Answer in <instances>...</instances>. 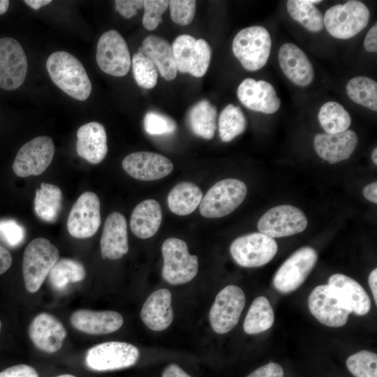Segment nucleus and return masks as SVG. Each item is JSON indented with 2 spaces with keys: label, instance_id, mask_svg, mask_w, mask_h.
<instances>
[{
  "label": "nucleus",
  "instance_id": "ea45409f",
  "mask_svg": "<svg viewBox=\"0 0 377 377\" xmlns=\"http://www.w3.org/2000/svg\"><path fill=\"white\" fill-rule=\"evenodd\" d=\"M346 366L355 377H377V355L375 353L359 351L347 359Z\"/></svg>",
  "mask_w": 377,
  "mask_h": 377
},
{
  "label": "nucleus",
  "instance_id": "49530a36",
  "mask_svg": "<svg viewBox=\"0 0 377 377\" xmlns=\"http://www.w3.org/2000/svg\"><path fill=\"white\" fill-rule=\"evenodd\" d=\"M142 0H116L115 8L124 17L129 19L135 15L138 10L143 7Z\"/></svg>",
  "mask_w": 377,
  "mask_h": 377
},
{
  "label": "nucleus",
  "instance_id": "f257e3e1",
  "mask_svg": "<svg viewBox=\"0 0 377 377\" xmlns=\"http://www.w3.org/2000/svg\"><path fill=\"white\" fill-rule=\"evenodd\" d=\"M46 68L52 81L71 97L87 100L91 92V83L81 62L65 51L52 53Z\"/></svg>",
  "mask_w": 377,
  "mask_h": 377
},
{
  "label": "nucleus",
  "instance_id": "79ce46f5",
  "mask_svg": "<svg viewBox=\"0 0 377 377\" xmlns=\"http://www.w3.org/2000/svg\"><path fill=\"white\" fill-rule=\"evenodd\" d=\"M25 236L24 228L15 220H0V239L9 247L15 248L21 245Z\"/></svg>",
  "mask_w": 377,
  "mask_h": 377
},
{
  "label": "nucleus",
  "instance_id": "a18cd8bd",
  "mask_svg": "<svg viewBox=\"0 0 377 377\" xmlns=\"http://www.w3.org/2000/svg\"><path fill=\"white\" fill-rule=\"evenodd\" d=\"M212 57L208 43L200 38L196 40V54L188 73L196 77H202L208 69Z\"/></svg>",
  "mask_w": 377,
  "mask_h": 377
},
{
  "label": "nucleus",
  "instance_id": "c03bdc74",
  "mask_svg": "<svg viewBox=\"0 0 377 377\" xmlns=\"http://www.w3.org/2000/svg\"><path fill=\"white\" fill-rule=\"evenodd\" d=\"M168 7L166 0H145L143 2L144 15L142 24L144 27L151 31L157 28L161 22V16Z\"/></svg>",
  "mask_w": 377,
  "mask_h": 377
},
{
  "label": "nucleus",
  "instance_id": "39448f33",
  "mask_svg": "<svg viewBox=\"0 0 377 377\" xmlns=\"http://www.w3.org/2000/svg\"><path fill=\"white\" fill-rule=\"evenodd\" d=\"M247 193L246 184L236 179H226L214 184L200 203V213L206 218H221L236 209Z\"/></svg>",
  "mask_w": 377,
  "mask_h": 377
},
{
  "label": "nucleus",
  "instance_id": "412c9836",
  "mask_svg": "<svg viewBox=\"0 0 377 377\" xmlns=\"http://www.w3.org/2000/svg\"><path fill=\"white\" fill-rule=\"evenodd\" d=\"M358 138L352 130L337 133H318L313 145L317 154L330 163L348 158L357 145Z\"/></svg>",
  "mask_w": 377,
  "mask_h": 377
},
{
  "label": "nucleus",
  "instance_id": "f704fd0d",
  "mask_svg": "<svg viewBox=\"0 0 377 377\" xmlns=\"http://www.w3.org/2000/svg\"><path fill=\"white\" fill-rule=\"evenodd\" d=\"M318 118L320 126L327 133L346 131L351 124V117L348 112L335 101L324 103L320 108Z\"/></svg>",
  "mask_w": 377,
  "mask_h": 377
},
{
  "label": "nucleus",
  "instance_id": "6e6d98bb",
  "mask_svg": "<svg viewBox=\"0 0 377 377\" xmlns=\"http://www.w3.org/2000/svg\"><path fill=\"white\" fill-rule=\"evenodd\" d=\"M24 2L34 10H38L40 7L50 4L51 0H25Z\"/></svg>",
  "mask_w": 377,
  "mask_h": 377
},
{
  "label": "nucleus",
  "instance_id": "7c9ffc66",
  "mask_svg": "<svg viewBox=\"0 0 377 377\" xmlns=\"http://www.w3.org/2000/svg\"><path fill=\"white\" fill-rule=\"evenodd\" d=\"M62 192L54 184L42 182L36 189L34 198V210L36 215L46 222H54L62 205Z\"/></svg>",
  "mask_w": 377,
  "mask_h": 377
},
{
  "label": "nucleus",
  "instance_id": "6e6552de",
  "mask_svg": "<svg viewBox=\"0 0 377 377\" xmlns=\"http://www.w3.org/2000/svg\"><path fill=\"white\" fill-rule=\"evenodd\" d=\"M318 260L316 251L304 246L295 251L280 266L273 278L275 289L289 293L297 289L306 280Z\"/></svg>",
  "mask_w": 377,
  "mask_h": 377
},
{
  "label": "nucleus",
  "instance_id": "58836bf2",
  "mask_svg": "<svg viewBox=\"0 0 377 377\" xmlns=\"http://www.w3.org/2000/svg\"><path fill=\"white\" fill-rule=\"evenodd\" d=\"M131 64L135 80L140 87L149 89L156 86L158 71L149 58L138 52L134 54Z\"/></svg>",
  "mask_w": 377,
  "mask_h": 377
},
{
  "label": "nucleus",
  "instance_id": "72a5a7b5",
  "mask_svg": "<svg viewBox=\"0 0 377 377\" xmlns=\"http://www.w3.org/2000/svg\"><path fill=\"white\" fill-rule=\"evenodd\" d=\"M290 17L311 32H319L324 27L323 15L309 0H289L286 3Z\"/></svg>",
  "mask_w": 377,
  "mask_h": 377
},
{
  "label": "nucleus",
  "instance_id": "f03ea898",
  "mask_svg": "<svg viewBox=\"0 0 377 377\" xmlns=\"http://www.w3.org/2000/svg\"><path fill=\"white\" fill-rule=\"evenodd\" d=\"M59 257L58 249L45 238H36L28 244L23 256L22 272L29 292L39 290Z\"/></svg>",
  "mask_w": 377,
  "mask_h": 377
},
{
  "label": "nucleus",
  "instance_id": "4c0bfd02",
  "mask_svg": "<svg viewBox=\"0 0 377 377\" xmlns=\"http://www.w3.org/2000/svg\"><path fill=\"white\" fill-rule=\"evenodd\" d=\"M196 39L187 34L177 36L172 43V50L177 70L189 72L196 54Z\"/></svg>",
  "mask_w": 377,
  "mask_h": 377
},
{
  "label": "nucleus",
  "instance_id": "37998d69",
  "mask_svg": "<svg viewBox=\"0 0 377 377\" xmlns=\"http://www.w3.org/2000/svg\"><path fill=\"white\" fill-rule=\"evenodd\" d=\"M172 20L179 25L189 24L195 13L196 1L193 0L168 1Z\"/></svg>",
  "mask_w": 377,
  "mask_h": 377
},
{
  "label": "nucleus",
  "instance_id": "c756f323",
  "mask_svg": "<svg viewBox=\"0 0 377 377\" xmlns=\"http://www.w3.org/2000/svg\"><path fill=\"white\" fill-rule=\"evenodd\" d=\"M202 199V192L197 185L184 182L177 184L171 190L167 202L172 212L186 216L195 210Z\"/></svg>",
  "mask_w": 377,
  "mask_h": 377
},
{
  "label": "nucleus",
  "instance_id": "052dcab7",
  "mask_svg": "<svg viewBox=\"0 0 377 377\" xmlns=\"http://www.w3.org/2000/svg\"><path fill=\"white\" fill-rule=\"evenodd\" d=\"M1 320H0V330H1Z\"/></svg>",
  "mask_w": 377,
  "mask_h": 377
},
{
  "label": "nucleus",
  "instance_id": "2f4dec72",
  "mask_svg": "<svg viewBox=\"0 0 377 377\" xmlns=\"http://www.w3.org/2000/svg\"><path fill=\"white\" fill-rule=\"evenodd\" d=\"M86 276L83 265L71 258L59 259L49 273L51 286L57 291H64L73 283L82 281Z\"/></svg>",
  "mask_w": 377,
  "mask_h": 377
},
{
  "label": "nucleus",
  "instance_id": "0eeeda50",
  "mask_svg": "<svg viewBox=\"0 0 377 377\" xmlns=\"http://www.w3.org/2000/svg\"><path fill=\"white\" fill-rule=\"evenodd\" d=\"M139 356L138 348L131 343L108 341L89 348L86 353L85 364L93 371H114L133 366Z\"/></svg>",
  "mask_w": 377,
  "mask_h": 377
},
{
  "label": "nucleus",
  "instance_id": "8fccbe9b",
  "mask_svg": "<svg viewBox=\"0 0 377 377\" xmlns=\"http://www.w3.org/2000/svg\"><path fill=\"white\" fill-rule=\"evenodd\" d=\"M365 50L370 52H377V25H373L367 33L364 40Z\"/></svg>",
  "mask_w": 377,
  "mask_h": 377
},
{
  "label": "nucleus",
  "instance_id": "9d476101",
  "mask_svg": "<svg viewBox=\"0 0 377 377\" xmlns=\"http://www.w3.org/2000/svg\"><path fill=\"white\" fill-rule=\"evenodd\" d=\"M96 57L101 70L108 75L123 77L130 70L131 59L128 47L117 30H108L101 35L97 43Z\"/></svg>",
  "mask_w": 377,
  "mask_h": 377
},
{
  "label": "nucleus",
  "instance_id": "13d9d810",
  "mask_svg": "<svg viewBox=\"0 0 377 377\" xmlns=\"http://www.w3.org/2000/svg\"><path fill=\"white\" fill-rule=\"evenodd\" d=\"M371 158H372V160H373V162L374 163V164L377 165V149L376 148H375L373 150V152H372V154H371Z\"/></svg>",
  "mask_w": 377,
  "mask_h": 377
},
{
  "label": "nucleus",
  "instance_id": "f3484780",
  "mask_svg": "<svg viewBox=\"0 0 377 377\" xmlns=\"http://www.w3.org/2000/svg\"><path fill=\"white\" fill-rule=\"evenodd\" d=\"M121 165L131 177L141 181L163 178L173 169L170 159L161 154L149 151H138L127 155Z\"/></svg>",
  "mask_w": 377,
  "mask_h": 377
},
{
  "label": "nucleus",
  "instance_id": "6ab92c4d",
  "mask_svg": "<svg viewBox=\"0 0 377 377\" xmlns=\"http://www.w3.org/2000/svg\"><path fill=\"white\" fill-rule=\"evenodd\" d=\"M67 332L63 324L47 313L37 315L29 327V336L38 349L53 353L63 346Z\"/></svg>",
  "mask_w": 377,
  "mask_h": 377
},
{
  "label": "nucleus",
  "instance_id": "a211bd4d",
  "mask_svg": "<svg viewBox=\"0 0 377 377\" xmlns=\"http://www.w3.org/2000/svg\"><path fill=\"white\" fill-rule=\"evenodd\" d=\"M237 96L247 108L265 114L276 112L281 105L275 89L265 80L246 78L237 88Z\"/></svg>",
  "mask_w": 377,
  "mask_h": 377
},
{
  "label": "nucleus",
  "instance_id": "f8f14e48",
  "mask_svg": "<svg viewBox=\"0 0 377 377\" xmlns=\"http://www.w3.org/2000/svg\"><path fill=\"white\" fill-rule=\"evenodd\" d=\"M54 154L51 138L36 137L19 149L13 163V172L20 177L40 175L51 163Z\"/></svg>",
  "mask_w": 377,
  "mask_h": 377
},
{
  "label": "nucleus",
  "instance_id": "bf43d9fd",
  "mask_svg": "<svg viewBox=\"0 0 377 377\" xmlns=\"http://www.w3.org/2000/svg\"><path fill=\"white\" fill-rule=\"evenodd\" d=\"M55 377H75V376L71 374H61V375L57 376Z\"/></svg>",
  "mask_w": 377,
  "mask_h": 377
},
{
  "label": "nucleus",
  "instance_id": "864d4df0",
  "mask_svg": "<svg viewBox=\"0 0 377 377\" xmlns=\"http://www.w3.org/2000/svg\"><path fill=\"white\" fill-rule=\"evenodd\" d=\"M363 195L368 200L377 203V182L367 185L363 189Z\"/></svg>",
  "mask_w": 377,
  "mask_h": 377
},
{
  "label": "nucleus",
  "instance_id": "aec40b11",
  "mask_svg": "<svg viewBox=\"0 0 377 377\" xmlns=\"http://www.w3.org/2000/svg\"><path fill=\"white\" fill-rule=\"evenodd\" d=\"M278 57L281 69L293 83L304 87L313 82V67L298 46L290 43H284L279 48Z\"/></svg>",
  "mask_w": 377,
  "mask_h": 377
},
{
  "label": "nucleus",
  "instance_id": "3c124183",
  "mask_svg": "<svg viewBox=\"0 0 377 377\" xmlns=\"http://www.w3.org/2000/svg\"><path fill=\"white\" fill-rule=\"evenodd\" d=\"M12 256L10 252L0 244V275L5 273L11 266Z\"/></svg>",
  "mask_w": 377,
  "mask_h": 377
},
{
  "label": "nucleus",
  "instance_id": "7ed1b4c3",
  "mask_svg": "<svg viewBox=\"0 0 377 377\" xmlns=\"http://www.w3.org/2000/svg\"><path fill=\"white\" fill-rule=\"evenodd\" d=\"M271 47L269 33L261 26H251L240 30L232 41L234 55L249 71H258L266 64Z\"/></svg>",
  "mask_w": 377,
  "mask_h": 377
},
{
  "label": "nucleus",
  "instance_id": "473e14b6",
  "mask_svg": "<svg viewBox=\"0 0 377 377\" xmlns=\"http://www.w3.org/2000/svg\"><path fill=\"white\" fill-rule=\"evenodd\" d=\"M274 321V314L268 300L264 296L256 298L246 314L243 325L248 334H256L269 329Z\"/></svg>",
  "mask_w": 377,
  "mask_h": 377
},
{
  "label": "nucleus",
  "instance_id": "e433bc0d",
  "mask_svg": "<svg viewBox=\"0 0 377 377\" xmlns=\"http://www.w3.org/2000/svg\"><path fill=\"white\" fill-rule=\"evenodd\" d=\"M218 125L221 140L228 142L245 131L246 119L240 108L228 104L221 112Z\"/></svg>",
  "mask_w": 377,
  "mask_h": 377
},
{
  "label": "nucleus",
  "instance_id": "423d86ee",
  "mask_svg": "<svg viewBox=\"0 0 377 377\" xmlns=\"http://www.w3.org/2000/svg\"><path fill=\"white\" fill-rule=\"evenodd\" d=\"M161 251L164 260L162 276L168 283L173 285L186 283L196 276L198 256L188 253L184 240L168 238L163 243Z\"/></svg>",
  "mask_w": 377,
  "mask_h": 377
},
{
  "label": "nucleus",
  "instance_id": "09e8293b",
  "mask_svg": "<svg viewBox=\"0 0 377 377\" xmlns=\"http://www.w3.org/2000/svg\"><path fill=\"white\" fill-rule=\"evenodd\" d=\"M283 370L281 365L269 362L251 373L247 377H283Z\"/></svg>",
  "mask_w": 377,
  "mask_h": 377
},
{
  "label": "nucleus",
  "instance_id": "bb28decb",
  "mask_svg": "<svg viewBox=\"0 0 377 377\" xmlns=\"http://www.w3.org/2000/svg\"><path fill=\"white\" fill-rule=\"evenodd\" d=\"M138 52L155 64L165 80L170 81L176 77L177 70L172 47L167 40L158 36L149 35L144 39Z\"/></svg>",
  "mask_w": 377,
  "mask_h": 377
},
{
  "label": "nucleus",
  "instance_id": "9b49d317",
  "mask_svg": "<svg viewBox=\"0 0 377 377\" xmlns=\"http://www.w3.org/2000/svg\"><path fill=\"white\" fill-rule=\"evenodd\" d=\"M246 302L243 290L235 285L223 288L216 295L209 311V322L213 330L226 334L237 324Z\"/></svg>",
  "mask_w": 377,
  "mask_h": 377
},
{
  "label": "nucleus",
  "instance_id": "b1692460",
  "mask_svg": "<svg viewBox=\"0 0 377 377\" xmlns=\"http://www.w3.org/2000/svg\"><path fill=\"white\" fill-rule=\"evenodd\" d=\"M76 151L88 162L101 163L108 153L107 135L104 126L96 121L81 126L77 131Z\"/></svg>",
  "mask_w": 377,
  "mask_h": 377
},
{
  "label": "nucleus",
  "instance_id": "a19ab883",
  "mask_svg": "<svg viewBox=\"0 0 377 377\" xmlns=\"http://www.w3.org/2000/svg\"><path fill=\"white\" fill-rule=\"evenodd\" d=\"M145 131L151 135L173 133L177 125L171 117L154 111L148 112L143 121Z\"/></svg>",
  "mask_w": 377,
  "mask_h": 377
},
{
  "label": "nucleus",
  "instance_id": "dca6fc26",
  "mask_svg": "<svg viewBox=\"0 0 377 377\" xmlns=\"http://www.w3.org/2000/svg\"><path fill=\"white\" fill-rule=\"evenodd\" d=\"M25 52L15 39L0 38V87L8 91L20 87L27 72Z\"/></svg>",
  "mask_w": 377,
  "mask_h": 377
},
{
  "label": "nucleus",
  "instance_id": "ddd939ff",
  "mask_svg": "<svg viewBox=\"0 0 377 377\" xmlns=\"http://www.w3.org/2000/svg\"><path fill=\"white\" fill-rule=\"evenodd\" d=\"M311 313L322 324L332 327H342L352 311L327 285L316 287L308 298Z\"/></svg>",
  "mask_w": 377,
  "mask_h": 377
},
{
  "label": "nucleus",
  "instance_id": "1a4fd4ad",
  "mask_svg": "<svg viewBox=\"0 0 377 377\" xmlns=\"http://www.w3.org/2000/svg\"><path fill=\"white\" fill-rule=\"evenodd\" d=\"M277 250L278 245L274 238L261 232L237 237L230 246L232 258L244 267H257L268 263Z\"/></svg>",
  "mask_w": 377,
  "mask_h": 377
},
{
  "label": "nucleus",
  "instance_id": "5701e85b",
  "mask_svg": "<svg viewBox=\"0 0 377 377\" xmlns=\"http://www.w3.org/2000/svg\"><path fill=\"white\" fill-rule=\"evenodd\" d=\"M103 258L118 260L128 251L126 221L123 214L114 212L106 219L101 238Z\"/></svg>",
  "mask_w": 377,
  "mask_h": 377
},
{
  "label": "nucleus",
  "instance_id": "c85d7f7f",
  "mask_svg": "<svg viewBox=\"0 0 377 377\" xmlns=\"http://www.w3.org/2000/svg\"><path fill=\"white\" fill-rule=\"evenodd\" d=\"M216 108L207 100H201L190 108L187 122L195 135L211 140L216 130Z\"/></svg>",
  "mask_w": 377,
  "mask_h": 377
},
{
  "label": "nucleus",
  "instance_id": "de8ad7c7",
  "mask_svg": "<svg viewBox=\"0 0 377 377\" xmlns=\"http://www.w3.org/2000/svg\"><path fill=\"white\" fill-rule=\"evenodd\" d=\"M0 377H39L38 372L31 366L17 364L0 372Z\"/></svg>",
  "mask_w": 377,
  "mask_h": 377
},
{
  "label": "nucleus",
  "instance_id": "4468645a",
  "mask_svg": "<svg viewBox=\"0 0 377 377\" xmlns=\"http://www.w3.org/2000/svg\"><path fill=\"white\" fill-rule=\"evenodd\" d=\"M305 214L296 207L282 205L265 212L258 222L259 231L270 237H283L297 234L307 227Z\"/></svg>",
  "mask_w": 377,
  "mask_h": 377
},
{
  "label": "nucleus",
  "instance_id": "2eb2a0df",
  "mask_svg": "<svg viewBox=\"0 0 377 377\" xmlns=\"http://www.w3.org/2000/svg\"><path fill=\"white\" fill-rule=\"evenodd\" d=\"M101 223L100 200L93 192L83 193L72 207L67 221L69 234L75 238L93 236Z\"/></svg>",
  "mask_w": 377,
  "mask_h": 377
},
{
  "label": "nucleus",
  "instance_id": "c9c22d12",
  "mask_svg": "<svg viewBox=\"0 0 377 377\" xmlns=\"http://www.w3.org/2000/svg\"><path fill=\"white\" fill-rule=\"evenodd\" d=\"M346 93L355 103L377 111V83L365 76L350 79L346 84Z\"/></svg>",
  "mask_w": 377,
  "mask_h": 377
},
{
  "label": "nucleus",
  "instance_id": "393cba45",
  "mask_svg": "<svg viewBox=\"0 0 377 377\" xmlns=\"http://www.w3.org/2000/svg\"><path fill=\"white\" fill-rule=\"evenodd\" d=\"M171 297L170 292L166 288L158 289L147 297L142 306L140 317L148 328L162 331L170 326L174 316Z\"/></svg>",
  "mask_w": 377,
  "mask_h": 377
},
{
  "label": "nucleus",
  "instance_id": "4be33fe9",
  "mask_svg": "<svg viewBox=\"0 0 377 377\" xmlns=\"http://www.w3.org/2000/svg\"><path fill=\"white\" fill-rule=\"evenodd\" d=\"M71 323L76 330L89 334H106L118 330L123 317L113 311L79 309L71 316Z\"/></svg>",
  "mask_w": 377,
  "mask_h": 377
},
{
  "label": "nucleus",
  "instance_id": "4d7b16f0",
  "mask_svg": "<svg viewBox=\"0 0 377 377\" xmlns=\"http://www.w3.org/2000/svg\"><path fill=\"white\" fill-rule=\"evenodd\" d=\"M9 1L8 0H0V15L5 13L8 8Z\"/></svg>",
  "mask_w": 377,
  "mask_h": 377
},
{
  "label": "nucleus",
  "instance_id": "5fc2aeb1",
  "mask_svg": "<svg viewBox=\"0 0 377 377\" xmlns=\"http://www.w3.org/2000/svg\"><path fill=\"white\" fill-rule=\"evenodd\" d=\"M369 284L374 296L376 305L377 304V269H374L369 276Z\"/></svg>",
  "mask_w": 377,
  "mask_h": 377
},
{
  "label": "nucleus",
  "instance_id": "a878e982",
  "mask_svg": "<svg viewBox=\"0 0 377 377\" xmlns=\"http://www.w3.org/2000/svg\"><path fill=\"white\" fill-rule=\"evenodd\" d=\"M328 285L354 313L367 314L371 309V300L362 286L353 279L334 274L328 280Z\"/></svg>",
  "mask_w": 377,
  "mask_h": 377
},
{
  "label": "nucleus",
  "instance_id": "cd10ccee",
  "mask_svg": "<svg viewBox=\"0 0 377 377\" xmlns=\"http://www.w3.org/2000/svg\"><path fill=\"white\" fill-rule=\"evenodd\" d=\"M162 221L159 203L153 199L140 202L133 210L130 226L133 233L139 238L147 239L158 231Z\"/></svg>",
  "mask_w": 377,
  "mask_h": 377
},
{
  "label": "nucleus",
  "instance_id": "20e7f679",
  "mask_svg": "<svg viewBox=\"0 0 377 377\" xmlns=\"http://www.w3.org/2000/svg\"><path fill=\"white\" fill-rule=\"evenodd\" d=\"M369 17V10L364 3L351 0L328 8L323 16L324 26L332 36L348 39L367 26Z\"/></svg>",
  "mask_w": 377,
  "mask_h": 377
},
{
  "label": "nucleus",
  "instance_id": "603ef678",
  "mask_svg": "<svg viewBox=\"0 0 377 377\" xmlns=\"http://www.w3.org/2000/svg\"><path fill=\"white\" fill-rule=\"evenodd\" d=\"M162 377H191L176 364H170L162 373Z\"/></svg>",
  "mask_w": 377,
  "mask_h": 377
}]
</instances>
